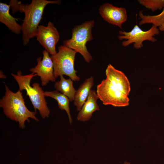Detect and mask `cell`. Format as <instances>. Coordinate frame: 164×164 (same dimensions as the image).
Returning a JSON list of instances; mask_svg holds the SVG:
<instances>
[{"label": "cell", "mask_w": 164, "mask_h": 164, "mask_svg": "<svg viewBox=\"0 0 164 164\" xmlns=\"http://www.w3.org/2000/svg\"><path fill=\"white\" fill-rule=\"evenodd\" d=\"M60 2V0H32L31 3L25 4L17 0H10L9 4L13 13L19 11L24 13L25 14L21 26L24 46L29 43L30 39L36 36L45 7L49 4H59Z\"/></svg>", "instance_id": "6da1fadb"}, {"label": "cell", "mask_w": 164, "mask_h": 164, "mask_svg": "<svg viewBox=\"0 0 164 164\" xmlns=\"http://www.w3.org/2000/svg\"><path fill=\"white\" fill-rule=\"evenodd\" d=\"M5 92L0 100V107L3 109L4 114L11 120L18 122L20 128L26 127V121L29 122V118L36 121L39 119L36 117V111H31L26 107L21 91L16 93L11 91L5 84Z\"/></svg>", "instance_id": "7a4b0ae2"}, {"label": "cell", "mask_w": 164, "mask_h": 164, "mask_svg": "<svg viewBox=\"0 0 164 164\" xmlns=\"http://www.w3.org/2000/svg\"><path fill=\"white\" fill-rule=\"evenodd\" d=\"M11 75L17 82L19 86V90L22 91L25 90L33 106L35 111L37 110L43 119L48 118L50 111L47 105L44 92L39 84L35 83L30 85L31 81L34 76H37L33 73L22 75L20 71H18L17 75L12 73Z\"/></svg>", "instance_id": "3957f363"}, {"label": "cell", "mask_w": 164, "mask_h": 164, "mask_svg": "<svg viewBox=\"0 0 164 164\" xmlns=\"http://www.w3.org/2000/svg\"><path fill=\"white\" fill-rule=\"evenodd\" d=\"M94 20L86 21L75 26L72 29V37L63 41V45L79 53L88 63L93 59L86 46L87 43L93 39L92 33L94 26Z\"/></svg>", "instance_id": "277c9868"}, {"label": "cell", "mask_w": 164, "mask_h": 164, "mask_svg": "<svg viewBox=\"0 0 164 164\" xmlns=\"http://www.w3.org/2000/svg\"><path fill=\"white\" fill-rule=\"evenodd\" d=\"M77 53L75 50L61 45L58 48V52L51 56L53 64L54 74L56 78L64 75L74 81L80 80V77L77 74V71L74 67Z\"/></svg>", "instance_id": "5b68a950"}, {"label": "cell", "mask_w": 164, "mask_h": 164, "mask_svg": "<svg viewBox=\"0 0 164 164\" xmlns=\"http://www.w3.org/2000/svg\"><path fill=\"white\" fill-rule=\"evenodd\" d=\"M96 93L98 99L105 105L121 107L129 105L128 96L112 85L106 79L97 86Z\"/></svg>", "instance_id": "8992f818"}, {"label": "cell", "mask_w": 164, "mask_h": 164, "mask_svg": "<svg viewBox=\"0 0 164 164\" xmlns=\"http://www.w3.org/2000/svg\"><path fill=\"white\" fill-rule=\"evenodd\" d=\"M159 31L157 27L153 25L149 30L145 31L136 25L130 32H127L121 30L119 31L120 35L118 37L120 40H126L122 42V46H127L134 43L133 47L135 49H139L143 47L142 43L145 41L156 42L157 39L154 36L159 34Z\"/></svg>", "instance_id": "52a82bcc"}, {"label": "cell", "mask_w": 164, "mask_h": 164, "mask_svg": "<svg viewBox=\"0 0 164 164\" xmlns=\"http://www.w3.org/2000/svg\"><path fill=\"white\" fill-rule=\"evenodd\" d=\"M36 36L37 40L51 56L57 53L56 46L59 41L60 36L53 23L50 21L46 26L39 25Z\"/></svg>", "instance_id": "ba28073f"}, {"label": "cell", "mask_w": 164, "mask_h": 164, "mask_svg": "<svg viewBox=\"0 0 164 164\" xmlns=\"http://www.w3.org/2000/svg\"><path fill=\"white\" fill-rule=\"evenodd\" d=\"M43 58H38L37 60V64L34 68H31L30 71L32 73L36 74L40 77L42 86H46L51 81L55 82L56 78L54 74L53 62L49 53L46 50L43 52Z\"/></svg>", "instance_id": "9c48e42d"}, {"label": "cell", "mask_w": 164, "mask_h": 164, "mask_svg": "<svg viewBox=\"0 0 164 164\" xmlns=\"http://www.w3.org/2000/svg\"><path fill=\"white\" fill-rule=\"evenodd\" d=\"M99 10L100 15L105 21L120 28L127 20V12L125 8L118 7L107 3L101 5Z\"/></svg>", "instance_id": "30bf717a"}, {"label": "cell", "mask_w": 164, "mask_h": 164, "mask_svg": "<svg viewBox=\"0 0 164 164\" xmlns=\"http://www.w3.org/2000/svg\"><path fill=\"white\" fill-rule=\"evenodd\" d=\"M106 79L113 86L128 96L131 86L127 77L122 71L116 69L111 64L108 65L105 70Z\"/></svg>", "instance_id": "8fae6325"}, {"label": "cell", "mask_w": 164, "mask_h": 164, "mask_svg": "<svg viewBox=\"0 0 164 164\" xmlns=\"http://www.w3.org/2000/svg\"><path fill=\"white\" fill-rule=\"evenodd\" d=\"M98 99L96 92L91 90L87 100L77 115L78 120L82 122L89 121L94 112L99 110L97 103Z\"/></svg>", "instance_id": "7c38bea8"}, {"label": "cell", "mask_w": 164, "mask_h": 164, "mask_svg": "<svg viewBox=\"0 0 164 164\" xmlns=\"http://www.w3.org/2000/svg\"><path fill=\"white\" fill-rule=\"evenodd\" d=\"M9 4L0 3V22L15 34L18 35L22 32L21 26L16 22L19 19L13 17L9 13Z\"/></svg>", "instance_id": "4fadbf2b"}, {"label": "cell", "mask_w": 164, "mask_h": 164, "mask_svg": "<svg viewBox=\"0 0 164 164\" xmlns=\"http://www.w3.org/2000/svg\"><path fill=\"white\" fill-rule=\"evenodd\" d=\"M92 76L86 79L78 88L75 94L73 104L77 110L80 111L87 100L91 88L94 84Z\"/></svg>", "instance_id": "5bb4252c"}, {"label": "cell", "mask_w": 164, "mask_h": 164, "mask_svg": "<svg viewBox=\"0 0 164 164\" xmlns=\"http://www.w3.org/2000/svg\"><path fill=\"white\" fill-rule=\"evenodd\" d=\"M60 77V80L55 83V88L56 91L67 97L70 102L73 101L76 92L73 86V80L70 78L65 79L63 75Z\"/></svg>", "instance_id": "9a60e30c"}, {"label": "cell", "mask_w": 164, "mask_h": 164, "mask_svg": "<svg viewBox=\"0 0 164 164\" xmlns=\"http://www.w3.org/2000/svg\"><path fill=\"white\" fill-rule=\"evenodd\" d=\"M45 96L49 97L55 99L57 102L59 108L61 110H64L67 112L70 124L72 122V119L70 114L69 107V98L65 95L56 90L53 91H45Z\"/></svg>", "instance_id": "2e32d148"}, {"label": "cell", "mask_w": 164, "mask_h": 164, "mask_svg": "<svg viewBox=\"0 0 164 164\" xmlns=\"http://www.w3.org/2000/svg\"><path fill=\"white\" fill-rule=\"evenodd\" d=\"M139 15L141 19L139 22V25H142L145 24L152 23L153 25L157 27H159L164 22V8L163 11L157 15H145L141 11H140Z\"/></svg>", "instance_id": "e0dca14e"}, {"label": "cell", "mask_w": 164, "mask_h": 164, "mask_svg": "<svg viewBox=\"0 0 164 164\" xmlns=\"http://www.w3.org/2000/svg\"><path fill=\"white\" fill-rule=\"evenodd\" d=\"M138 2L153 12L164 8V0H139Z\"/></svg>", "instance_id": "ac0fdd59"}, {"label": "cell", "mask_w": 164, "mask_h": 164, "mask_svg": "<svg viewBox=\"0 0 164 164\" xmlns=\"http://www.w3.org/2000/svg\"><path fill=\"white\" fill-rule=\"evenodd\" d=\"M159 29L160 31H164V22L159 27Z\"/></svg>", "instance_id": "d6986e66"}, {"label": "cell", "mask_w": 164, "mask_h": 164, "mask_svg": "<svg viewBox=\"0 0 164 164\" xmlns=\"http://www.w3.org/2000/svg\"><path fill=\"white\" fill-rule=\"evenodd\" d=\"M124 164H130V163L127 162H124Z\"/></svg>", "instance_id": "ffe728a7"}]
</instances>
